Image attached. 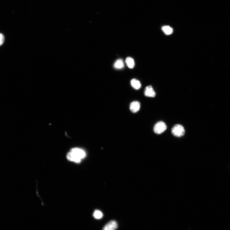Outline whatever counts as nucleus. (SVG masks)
<instances>
[{
  "mask_svg": "<svg viewBox=\"0 0 230 230\" xmlns=\"http://www.w3.org/2000/svg\"><path fill=\"white\" fill-rule=\"evenodd\" d=\"M94 217L96 219H100L103 216L102 213L98 210H95L93 215Z\"/></svg>",
  "mask_w": 230,
  "mask_h": 230,
  "instance_id": "nucleus-11",
  "label": "nucleus"
},
{
  "mask_svg": "<svg viewBox=\"0 0 230 230\" xmlns=\"http://www.w3.org/2000/svg\"><path fill=\"white\" fill-rule=\"evenodd\" d=\"M162 30L167 35H170L173 32V29L168 26H164L162 27Z\"/></svg>",
  "mask_w": 230,
  "mask_h": 230,
  "instance_id": "nucleus-10",
  "label": "nucleus"
},
{
  "mask_svg": "<svg viewBox=\"0 0 230 230\" xmlns=\"http://www.w3.org/2000/svg\"><path fill=\"white\" fill-rule=\"evenodd\" d=\"M131 84L132 87L136 90L140 89L141 86V84L139 80L136 79H132L131 80Z\"/></svg>",
  "mask_w": 230,
  "mask_h": 230,
  "instance_id": "nucleus-7",
  "label": "nucleus"
},
{
  "mask_svg": "<svg viewBox=\"0 0 230 230\" xmlns=\"http://www.w3.org/2000/svg\"><path fill=\"white\" fill-rule=\"evenodd\" d=\"M86 153L83 149L77 148L72 149L67 154V159L71 162L79 163L86 156Z\"/></svg>",
  "mask_w": 230,
  "mask_h": 230,
  "instance_id": "nucleus-1",
  "label": "nucleus"
},
{
  "mask_svg": "<svg viewBox=\"0 0 230 230\" xmlns=\"http://www.w3.org/2000/svg\"><path fill=\"white\" fill-rule=\"evenodd\" d=\"M167 129L166 124L163 121L157 122L154 125V131L155 133L160 134L164 132Z\"/></svg>",
  "mask_w": 230,
  "mask_h": 230,
  "instance_id": "nucleus-3",
  "label": "nucleus"
},
{
  "mask_svg": "<svg viewBox=\"0 0 230 230\" xmlns=\"http://www.w3.org/2000/svg\"><path fill=\"white\" fill-rule=\"evenodd\" d=\"M118 226V224L116 221L112 220L106 224L102 230H116Z\"/></svg>",
  "mask_w": 230,
  "mask_h": 230,
  "instance_id": "nucleus-4",
  "label": "nucleus"
},
{
  "mask_svg": "<svg viewBox=\"0 0 230 230\" xmlns=\"http://www.w3.org/2000/svg\"><path fill=\"white\" fill-rule=\"evenodd\" d=\"M124 67L123 61L122 59L117 60L114 64V67L115 68L121 69Z\"/></svg>",
  "mask_w": 230,
  "mask_h": 230,
  "instance_id": "nucleus-9",
  "label": "nucleus"
},
{
  "mask_svg": "<svg viewBox=\"0 0 230 230\" xmlns=\"http://www.w3.org/2000/svg\"><path fill=\"white\" fill-rule=\"evenodd\" d=\"M172 133L177 137H181L185 134V131L183 126L180 124L174 125L171 130Z\"/></svg>",
  "mask_w": 230,
  "mask_h": 230,
  "instance_id": "nucleus-2",
  "label": "nucleus"
},
{
  "mask_svg": "<svg viewBox=\"0 0 230 230\" xmlns=\"http://www.w3.org/2000/svg\"><path fill=\"white\" fill-rule=\"evenodd\" d=\"M125 62L126 65L130 68L132 69L135 66V62L133 58L131 57H128L126 59Z\"/></svg>",
  "mask_w": 230,
  "mask_h": 230,
  "instance_id": "nucleus-8",
  "label": "nucleus"
},
{
  "mask_svg": "<svg viewBox=\"0 0 230 230\" xmlns=\"http://www.w3.org/2000/svg\"><path fill=\"white\" fill-rule=\"evenodd\" d=\"M144 94L145 96L149 97H154L156 95L155 92L151 85H149L145 87Z\"/></svg>",
  "mask_w": 230,
  "mask_h": 230,
  "instance_id": "nucleus-5",
  "label": "nucleus"
},
{
  "mask_svg": "<svg viewBox=\"0 0 230 230\" xmlns=\"http://www.w3.org/2000/svg\"><path fill=\"white\" fill-rule=\"evenodd\" d=\"M4 41V37L3 34L0 33V46L2 45Z\"/></svg>",
  "mask_w": 230,
  "mask_h": 230,
  "instance_id": "nucleus-12",
  "label": "nucleus"
},
{
  "mask_svg": "<svg viewBox=\"0 0 230 230\" xmlns=\"http://www.w3.org/2000/svg\"><path fill=\"white\" fill-rule=\"evenodd\" d=\"M140 108V103L137 101H134L131 103L130 105V109L133 113H136L139 111Z\"/></svg>",
  "mask_w": 230,
  "mask_h": 230,
  "instance_id": "nucleus-6",
  "label": "nucleus"
}]
</instances>
